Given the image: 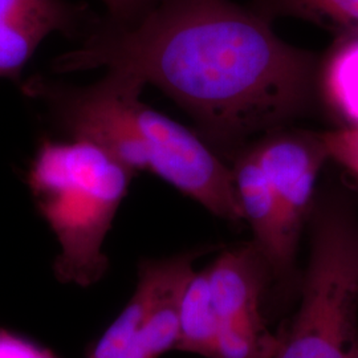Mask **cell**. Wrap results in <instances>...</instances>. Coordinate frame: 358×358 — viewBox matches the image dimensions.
Here are the masks:
<instances>
[{"label":"cell","mask_w":358,"mask_h":358,"mask_svg":"<svg viewBox=\"0 0 358 358\" xmlns=\"http://www.w3.org/2000/svg\"><path fill=\"white\" fill-rule=\"evenodd\" d=\"M101 66L159 88L230 162L319 109L320 56L235 0H159L130 26L100 17L78 50L53 62L59 73Z\"/></svg>","instance_id":"1"},{"label":"cell","mask_w":358,"mask_h":358,"mask_svg":"<svg viewBox=\"0 0 358 358\" xmlns=\"http://www.w3.org/2000/svg\"><path fill=\"white\" fill-rule=\"evenodd\" d=\"M106 19L121 26H130L149 13L159 0H101Z\"/></svg>","instance_id":"15"},{"label":"cell","mask_w":358,"mask_h":358,"mask_svg":"<svg viewBox=\"0 0 358 358\" xmlns=\"http://www.w3.org/2000/svg\"><path fill=\"white\" fill-rule=\"evenodd\" d=\"M300 307L276 358H355L358 349V206L344 185L319 186L308 217Z\"/></svg>","instance_id":"4"},{"label":"cell","mask_w":358,"mask_h":358,"mask_svg":"<svg viewBox=\"0 0 358 358\" xmlns=\"http://www.w3.org/2000/svg\"><path fill=\"white\" fill-rule=\"evenodd\" d=\"M0 358H57L50 349L17 333L0 328Z\"/></svg>","instance_id":"14"},{"label":"cell","mask_w":358,"mask_h":358,"mask_svg":"<svg viewBox=\"0 0 358 358\" xmlns=\"http://www.w3.org/2000/svg\"><path fill=\"white\" fill-rule=\"evenodd\" d=\"M248 6L272 23L276 19L294 17L336 35L358 31V0H250Z\"/></svg>","instance_id":"12"},{"label":"cell","mask_w":358,"mask_h":358,"mask_svg":"<svg viewBox=\"0 0 358 358\" xmlns=\"http://www.w3.org/2000/svg\"><path fill=\"white\" fill-rule=\"evenodd\" d=\"M202 254L205 250H194L164 259L142 260L138 273L150 284V304L136 331L113 358H159L177 348L180 294L195 272V260Z\"/></svg>","instance_id":"9"},{"label":"cell","mask_w":358,"mask_h":358,"mask_svg":"<svg viewBox=\"0 0 358 358\" xmlns=\"http://www.w3.org/2000/svg\"><path fill=\"white\" fill-rule=\"evenodd\" d=\"M288 229L297 241L307 227L321 169L329 161L321 131L285 127L252 143Z\"/></svg>","instance_id":"6"},{"label":"cell","mask_w":358,"mask_h":358,"mask_svg":"<svg viewBox=\"0 0 358 358\" xmlns=\"http://www.w3.org/2000/svg\"><path fill=\"white\" fill-rule=\"evenodd\" d=\"M329 161L344 167L358 178V127L321 131Z\"/></svg>","instance_id":"13"},{"label":"cell","mask_w":358,"mask_h":358,"mask_svg":"<svg viewBox=\"0 0 358 358\" xmlns=\"http://www.w3.org/2000/svg\"><path fill=\"white\" fill-rule=\"evenodd\" d=\"M231 169L244 220L254 234L252 242L268 264L272 284L282 294H294L296 288L300 289L301 282V273L296 268L300 241L288 229L282 206L252 145L231 162Z\"/></svg>","instance_id":"7"},{"label":"cell","mask_w":358,"mask_h":358,"mask_svg":"<svg viewBox=\"0 0 358 358\" xmlns=\"http://www.w3.org/2000/svg\"><path fill=\"white\" fill-rule=\"evenodd\" d=\"M217 319L206 269L194 272L179 300L177 348L206 358L217 355Z\"/></svg>","instance_id":"11"},{"label":"cell","mask_w":358,"mask_h":358,"mask_svg":"<svg viewBox=\"0 0 358 358\" xmlns=\"http://www.w3.org/2000/svg\"><path fill=\"white\" fill-rule=\"evenodd\" d=\"M317 97L337 128L358 127V31L337 35L320 56Z\"/></svg>","instance_id":"10"},{"label":"cell","mask_w":358,"mask_h":358,"mask_svg":"<svg viewBox=\"0 0 358 358\" xmlns=\"http://www.w3.org/2000/svg\"><path fill=\"white\" fill-rule=\"evenodd\" d=\"M99 19L85 3L0 0V77L19 81L23 68L50 34L84 40Z\"/></svg>","instance_id":"8"},{"label":"cell","mask_w":358,"mask_h":358,"mask_svg":"<svg viewBox=\"0 0 358 358\" xmlns=\"http://www.w3.org/2000/svg\"><path fill=\"white\" fill-rule=\"evenodd\" d=\"M217 313L215 358H276L282 336L269 331L262 300L272 276L251 241L224 250L207 268Z\"/></svg>","instance_id":"5"},{"label":"cell","mask_w":358,"mask_h":358,"mask_svg":"<svg viewBox=\"0 0 358 358\" xmlns=\"http://www.w3.org/2000/svg\"><path fill=\"white\" fill-rule=\"evenodd\" d=\"M134 173L101 146L44 138L31 162L28 187L60 252L53 263L59 282L90 287L106 269L103 242Z\"/></svg>","instance_id":"3"},{"label":"cell","mask_w":358,"mask_h":358,"mask_svg":"<svg viewBox=\"0 0 358 358\" xmlns=\"http://www.w3.org/2000/svg\"><path fill=\"white\" fill-rule=\"evenodd\" d=\"M143 88L118 71H108L87 87L44 76L31 77L22 85L71 138L101 146L134 174L153 173L215 217L235 224L244 222L231 165L196 131L142 103Z\"/></svg>","instance_id":"2"},{"label":"cell","mask_w":358,"mask_h":358,"mask_svg":"<svg viewBox=\"0 0 358 358\" xmlns=\"http://www.w3.org/2000/svg\"><path fill=\"white\" fill-rule=\"evenodd\" d=\"M355 358H358V349L357 352H356V355H355Z\"/></svg>","instance_id":"16"}]
</instances>
